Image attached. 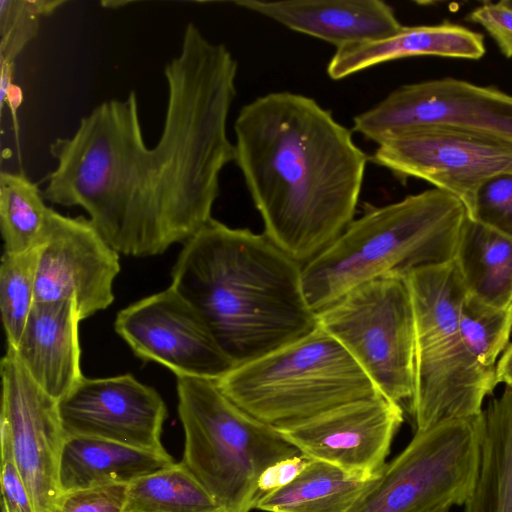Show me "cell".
Returning <instances> with one entry per match:
<instances>
[{
    "label": "cell",
    "instance_id": "cell-31",
    "mask_svg": "<svg viewBox=\"0 0 512 512\" xmlns=\"http://www.w3.org/2000/svg\"><path fill=\"white\" fill-rule=\"evenodd\" d=\"M1 512H36L14 461L8 431L0 426Z\"/></svg>",
    "mask_w": 512,
    "mask_h": 512
},
{
    "label": "cell",
    "instance_id": "cell-9",
    "mask_svg": "<svg viewBox=\"0 0 512 512\" xmlns=\"http://www.w3.org/2000/svg\"><path fill=\"white\" fill-rule=\"evenodd\" d=\"M481 431L482 413L416 431L348 512H429L463 505L477 474Z\"/></svg>",
    "mask_w": 512,
    "mask_h": 512
},
{
    "label": "cell",
    "instance_id": "cell-12",
    "mask_svg": "<svg viewBox=\"0 0 512 512\" xmlns=\"http://www.w3.org/2000/svg\"><path fill=\"white\" fill-rule=\"evenodd\" d=\"M0 426L36 512H56L62 496L59 461L65 440L58 401L28 374L10 346L1 360Z\"/></svg>",
    "mask_w": 512,
    "mask_h": 512
},
{
    "label": "cell",
    "instance_id": "cell-17",
    "mask_svg": "<svg viewBox=\"0 0 512 512\" xmlns=\"http://www.w3.org/2000/svg\"><path fill=\"white\" fill-rule=\"evenodd\" d=\"M234 3L290 30L330 43L336 50L386 38L403 26L393 8L381 0H240Z\"/></svg>",
    "mask_w": 512,
    "mask_h": 512
},
{
    "label": "cell",
    "instance_id": "cell-1",
    "mask_svg": "<svg viewBox=\"0 0 512 512\" xmlns=\"http://www.w3.org/2000/svg\"><path fill=\"white\" fill-rule=\"evenodd\" d=\"M238 64L222 43L190 22L164 68L167 103L158 142L149 147L137 94L111 99L53 141L56 166L46 201L78 206L119 254L151 257L185 243L212 217L220 175L234 161L227 123Z\"/></svg>",
    "mask_w": 512,
    "mask_h": 512
},
{
    "label": "cell",
    "instance_id": "cell-23",
    "mask_svg": "<svg viewBox=\"0 0 512 512\" xmlns=\"http://www.w3.org/2000/svg\"><path fill=\"white\" fill-rule=\"evenodd\" d=\"M372 481L354 478L332 464L311 459L290 484L260 497L255 509L264 512H348Z\"/></svg>",
    "mask_w": 512,
    "mask_h": 512
},
{
    "label": "cell",
    "instance_id": "cell-36",
    "mask_svg": "<svg viewBox=\"0 0 512 512\" xmlns=\"http://www.w3.org/2000/svg\"><path fill=\"white\" fill-rule=\"evenodd\" d=\"M505 4L512 8V0H503Z\"/></svg>",
    "mask_w": 512,
    "mask_h": 512
},
{
    "label": "cell",
    "instance_id": "cell-32",
    "mask_svg": "<svg viewBox=\"0 0 512 512\" xmlns=\"http://www.w3.org/2000/svg\"><path fill=\"white\" fill-rule=\"evenodd\" d=\"M466 20L480 24L496 41L501 52L512 58V8L504 1L483 3L472 10Z\"/></svg>",
    "mask_w": 512,
    "mask_h": 512
},
{
    "label": "cell",
    "instance_id": "cell-15",
    "mask_svg": "<svg viewBox=\"0 0 512 512\" xmlns=\"http://www.w3.org/2000/svg\"><path fill=\"white\" fill-rule=\"evenodd\" d=\"M404 420V409L382 395L348 402L297 425L277 429L304 456L348 475L376 478Z\"/></svg>",
    "mask_w": 512,
    "mask_h": 512
},
{
    "label": "cell",
    "instance_id": "cell-7",
    "mask_svg": "<svg viewBox=\"0 0 512 512\" xmlns=\"http://www.w3.org/2000/svg\"><path fill=\"white\" fill-rule=\"evenodd\" d=\"M216 383L240 408L276 429L380 395L344 347L319 326L292 343L235 366Z\"/></svg>",
    "mask_w": 512,
    "mask_h": 512
},
{
    "label": "cell",
    "instance_id": "cell-35",
    "mask_svg": "<svg viewBox=\"0 0 512 512\" xmlns=\"http://www.w3.org/2000/svg\"><path fill=\"white\" fill-rule=\"evenodd\" d=\"M450 509H451L450 506H441V507L435 508L429 512H449Z\"/></svg>",
    "mask_w": 512,
    "mask_h": 512
},
{
    "label": "cell",
    "instance_id": "cell-5",
    "mask_svg": "<svg viewBox=\"0 0 512 512\" xmlns=\"http://www.w3.org/2000/svg\"><path fill=\"white\" fill-rule=\"evenodd\" d=\"M405 280L415 318V432L480 415L498 384L497 369L481 366L464 345L460 317L468 293L454 260Z\"/></svg>",
    "mask_w": 512,
    "mask_h": 512
},
{
    "label": "cell",
    "instance_id": "cell-19",
    "mask_svg": "<svg viewBox=\"0 0 512 512\" xmlns=\"http://www.w3.org/2000/svg\"><path fill=\"white\" fill-rule=\"evenodd\" d=\"M485 53L484 36L467 27L443 22L435 25L402 26L391 36L336 50L327 66L333 80L401 58L440 56L480 59Z\"/></svg>",
    "mask_w": 512,
    "mask_h": 512
},
{
    "label": "cell",
    "instance_id": "cell-21",
    "mask_svg": "<svg viewBox=\"0 0 512 512\" xmlns=\"http://www.w3.org/2000/svg\"><path fill=\"white\" fill-rule=\"evenodd\" d=\"M482 412L477 474L463 512H512V383Z\"/></svg>",
    "mask_w": 512,
    "mask_h": 512
},
{
    "label": "cell",
    "instance_id": "cell-11",
    "mask_svg": "<svg viewBox=\"0 0 512 512\" xmlns=\"http://www.w3.org/2000/svg\"><path fill=\"white\" fill-rule=\"evenodd\" d=\"M371 161L399 178L422 179L451 194L468 216L482 183L512 171V149L457 130L425 126L381 141Z\"/></svg>",
    "mask_w": 512,
    "mask_h": 512
},
{
    "label": "cell",
    "instance_id": "cell-8",
    "mask_svg": "<svg viewBox=\"0 0 512 512\" xmlns=\"http://www.w3.org/2000/svg\"><path fill=\"white\" fill-rule=\"evenodd\" d=\"M318 326L336 339L378 393L411 411L415 394V318L406 280L360 285L317 312Z\"/></svg>",
    "mask_w": 512,
    "mask_h": 512
},
{
    "label": "cell",
    "instance_id": "cell-25",
    "mask_svg": "<svg viewBox=\"0 0 512 512\" xmlns=\"http://www.w3.org/2000/svg\"><path fill=\"white\" fill-rule=\"evenodd\" d=\"M42 190L24 174L0 173V228L5 253L36 248L50 221L52 208Z\"/></svg>",
    "mask_w": 512,
    "mask_h": 512
},
{
    "label": "cell",
    "instance_id": "cell-20",
    "mask_svg": "<svg viewBox=\"0 0 512 512\" xmlns=\"http://www.w3.org/2000/svg\"><path fill=\"white\" fill-rule=\"evenodd\" d=\"M170 454H157L90 437L66 436L59 461L62 493L133 481L173 464Z\"/></svg>",
    "mask_w": 512,
    "mask_h": 512
},
{
    "label": "cell",
    "instance_id": "cell-16",
    "mask_svg": "<svg viewBox=\"0 0 512 512\" xmlns=\"http://www.w3.org/2000/svg\"><path fill=\"white\" fill-rule=\"evenodd\" d=\"M66 436L104 439L169 454L162 444L167 408L160 394L131 374L83 377L58 401Z\"/></svg>",
    "mask_w": 512,
    "mask_h": 512
},
{
    "label": "cell",
    "instance_id": "cell-29",
    "mask_svg": "<svg viewBox=\"0 0 512 512\" xmlns=\"http://www.w3.org/2000/svg\"><path fill=\"white\" fill-rule=\"evenodd\" d=\"M468 218L512 238V171L482 183Z\"/></svg>",
    "mask_w": 512,
    "mask_h": 512
},
{
    "label": "cell",
    "instance_id": "cell-6",
    "mask_svg": "<svg viewBox=\"0 0 512 512\" xmlns=\"http://www.w3.org/2000/svg\"><path fill=\"white\" fill-rule=\"evenodd\" d=\"M176 388L184 431L181 462L223 512L255 509L262 473L301 453L276 428L229 399L216 381L176 376Z\"/></svg>",
    "mask_w": 512,
    "mask_h": 512
},
{
    "label": "cell",
    "instance_id": "cell-30",
    "mask_svg": "<svg viewBox=\"0 0 512 512\" xmlns=\"http://www.w3.org/2000/svg\"><path fill=\"white\" fill-rule=\"evenodd\" d=\"M129 484H108L62 493L56 512H125Z\"/></svg>",
    "mask_w": 512,
    "mask_h": 512
},
{
    "label": "cell",
    "instance_id": "cell-26",
    "mask_svg": "<svg viewBox=\"0 0 512 512\" xmlns=\"http://www.w3.org/2000/svg\"><path fill=\"white\" fill-rule=\"evenodd\" d=\"M38 247L5 253L0 266V311L7 346L16 347L36 303Z\"/></svg>",
    "mask_w": 512,
    "mask_h": 512
},
{
    "label": "cell",
    "instance_id": "cell-18",
    "mask_svg": "<svg viewBox=\"0 0 512 512\" xmlns=\"http://www.w3.org/2000/svg\"><path fill=\"white\" fill-rule=\"evenodd\" d=\"M75 301L35 303L13 348L32 379L59 401L84 377Z\"/></svg>",
    "mask_w": 512,
    "mask_h": 512
},
{
    "label": "cell",
    "instance_id": "cell-2",
    "mask_svg": "<svg viewBox=\"0 0 512 512\" xmlns=\"http://www.w3.org/2000/svg\"><path fill=\"white\" fill-rule=\"evenodd\" d=\"M235 159L264 234L305 264L355 219L366 154L313 98L271 92L234 122Z\"/></svg>",
    "mask_w": 512,
    "mask_h": 512
},
{
    "label": "cell",
    "instance_id": "cell-13",
    "mask_svg": "<svg viewBox=\"0 0 512 512\" xmlns=\"http://www.w3.org/2000/svg\"><path fill=\"white\" fill-rule=\"evenodd\" d=\"M114 329L138 358L159 363L176 376L217 381L235 367L171 286L119 311Z\"/></svg>",
    "mask_w": 512,
    "mask_h": 512
},
{
    "label": "cell",
    "instance_id": "cell-22",
    "mask_svg": "<svg viewBox=\"0 0 512 512\" xmlns=\"http://www.w3.org/2000/svg\"><path fill=\"white\" fill-rule=\"evenodd\" d=\"M454 262L470 297L495 308L512 306V238L467 217Z\"/></svg>",
    "mask_w": 512,
    "mask_h": 512
},
{
    "label": "cell",
    "instance_id": "cell-10",
    "mask_svg": "<svg viewBox=\"0 0 512 512\" xmlns=\"http://www.w3.org/2000/svg\"><path fill=\"white\" fill-rule=\"evenodd\" d=\"M425 126L457 130L512 149V95L450 77L406 84L356 115L352 130L378 144Z\"/></svg>",
    "mask_w": 512,
    "mask_h": 512
},
{
    "label": "cell",
    "instance_id": "cell-14",
    "mask_svg": "<svg viewBox=\"0 0 512 512\" xmlns=\"http://www.w3.org/2000/svg\"><path fill=\"white\" fill-rule=\"evenodd\" d=\"M37 247V303L75 301L83 320L114 302L113 284L121 270L119 253L88 218L53 209Z\"/></svg>",
    "mask_w": 512,
    "mask_h": 512
},
{
    "label": "cell",
    "instance_id": "cell-4",
    "mask_svg": "<svg viewBox=\"0 0 512 512\" xmlns=\"http://www.w3.org/2000/svg\"><path fill=\"white\" fill-rule=\"evenodd\" d=\"M467 217L460 200L437 188L371 208L302 265L310 307L317 313L367 282L453 261Z\"/></svg>",
    "mask_w": 512,
    "mask_h": 512
},
{
    "label": "cell",
    "instance_id": "cell-27",
    "mask_svg": "<svg viewBox=\"0 0 512 512\" xmlns=\"http://www.w3.org/2000/svg\"><path fill=\"white\" fill-rule=\"evenodd\" d=\"M460 332L472 357L485 368H496L512 332V306L495 308L468 295L461 311Z\"/></svg>",
    "mask_w": 512,
    "mask_h": 512
},
{
    "label": "cell",
    "instance_id": "cell-3",
    "mask_svg": "<svg viewBox=\"0 0 512 512\" xmlns=\"http://www.w3.org/2000/svg\"><path fill=\"white\" fill-rule=\"evenodd\" d=\"M171 287L197 312L235 366L292 343L318 327L302 264L265 234L211 218L183 243Z\"/></svg>",
    "mask_w": 512,
    "mask_h": 512
},
{
    "label": "cell",
    "instance_id": "cell-34",
    "mask_svg": "<svg viewBox=\"0 0 512 512\" xmlns=\"http://www.w3.org/2000/svg\"><path fill=\"white\" fill-rule=\"evenodd\" d=\"M496 369L498 383H512V343L505 349Z\"/></svg>",
    "mask_w": 512,
    "mask_h": 512
},
{
    "label": "cell",
    "instance_id": "cell-28",
    "mask_svg": "<svg viewBox=\"0 0 512 512\" xmlns=\"http://www.w3.org/2000/svg\"><path fill=\"white\" fill-rule=\"evenodd\" d=\"M63 0L0 1V63L14 66L15 60L37 36L42 17L52 15Z\"/></svg>",
    "mask_w": 512,
    "mask_h": 512
},
{
    "label": "cell",
    "instance_id": "cell-33",
    "mask_svg": "<svg viewBox=\"0 0 512 512\" xmlns=\"http://www.w3.org/2000/svg\"><path fill=\"white\" fill-rule=\"evenodd\" d=\"M311 461L303 454L283 459L268 467L258 480L259 498L295 480Z\"/></svg>",
    "mask_w": 512,
    "mask_h": 512
},
{
    "label": "cell",
    "instance_id": "cell-24",
    "mask_svg": "<svg viewBox=\"0 0 512 512\" xmlns=\"http://www.w3.org/2000/svg\"><path fill=\"white\" fill-rule=\"evenodd\" d=\"M125 512H223V510L180 461L130 483Z\"/></svg>",
    "mask_w": 512,
    "mask_h": 512
}]
</instances>
